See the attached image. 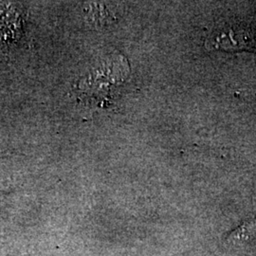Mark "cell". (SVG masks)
I'll return each instance as SVG.
<instances>
[{"instance_id":"cell-2","label":"cell","mask_w":256,"mask_h":256,"mask_svg":"<svg viewBox=\"0 0 256 256\" xmlns=\"http://www.w3.org/2000/svg\"><path fill=\"white\" fill-rule=\"evenodd\" d=\"M256 239V220L250 218L244 221L238 228L230 232L226 238L232 245L242 246L250 244Z\"/></svg>"},{"instance_id":"cell-1","label":"cell","mask_w":256,"mask_h":256,"mask_svg":"<svg viewBox=\"0 0 256 256\" xmlns=\"http://www.w3.org/2000/svg\"><path fill=\"white\" fill-rule=\"evenodd\" d=\"M210 48L218 50H243L254 45V40L250 32L241 28H226L218 30L207 41Z\"/></svg>"}]
</instances>
